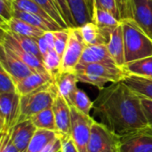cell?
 I'll return each mask as SVG.
<instances>
[{
  "label": "cell",
  "instance_id": "obj_17",
  "mask_svg": "<svg viewBox=\"0 0 152 152\" xmlns=\"http://www.w3.org/2000/svg\"><path fill=\"white\" fill-rule=\"evenodd\" d=\"M1 29L4 31H10L19 35L29 37L35 39L41 37L45 34L44 30L36 28L16 17H12L8 21L1 22Z\"/></svg>",
  "mask_w": 152,
  "mask_h": 152
},
{
  "label": "cell",
  "instance_id": "obj_16",
  "mask_svg": "<svg viewBox=\"0 0 152 152\" xmlns=\"http://www.w3.org/2000/svg\"><path fill=\"white\" fill-rule=\"evenodd\" d=\"M109 52L113 58L115 63L122 67L125 61V45H124V36L122 24L113 28L110 33V39L107 44Z\"/></svg>",
  "mask_w": 152,
  "mask_h": 152
},
{
  "label": "cell",
  "instance_id": "obj_20",
  "mask_svg": "<svg viewBox=\"0 0 152 152\" xmlns=\"http://www.w3.org/2000/svg\"><path fill=\"white\" fill-rule=\"evenodd\" d=\"M13 17L20 19L30 25L44 30L45 32H48V31L54 32V31L61 30V29H64L54 20H49L42 16L27 12H23V11H19L16 9H14Z\"/></svg>",
  "mask_w": 152,
  "mask_h": 152
},
{
  "label": "cell",
  "instance_id": "obj_25",
  "mask_svg": "<svg viewBox=\"0 0 152 152\" xmlns=\"http://www.w3.org/2000/svg\"><path fill=\"white\" fill-rule=\"evenodd\" d=\"M121 68L126 75L152 78V55L126 63Z\"/></svg>",
  "mask_w": 152,
  "mask_h": 152
},
{
  "label": "cell",
  "instance_id": "obj_6",
  "mask_svg": "<svg viewBox=\"0 0 152 152\" xmlns=\"http://www.w3.org/2000/svg\"><path fill=\"white\" fill-rule=\"evenodd\" d=\"M20 95L17 93L0 94V132L10 131L20 120Z\"/></svg>",
  "mask_w": 152,
  "mask_h": 152
},
{
  "label": "cell",
  "instance_id": "obj_13",
  "mask_svg": "<svg viewBox=\"0 0 152 152\" xmlns=\"http://www.w3.org/2000/svg\"><path fill=\"white\" fill-rule=\"evenodd\" d=\"M0 67L3 68L14 79L16 84L34 73L32 69L26 63L9 54L3 49H1Z\"/></svg>",
  "mask_w": 152,
  "mask_h": 152
},
{
  "label": "cell",
  "instance_id": "obj_34",
  "mask_svg": "<svg viewBox=\"0 0 152 152\" xmlns=\"http://www.w3.org/2000/svg\"><path fill=\"white\" fill-rule=\"evenodd\" d=\"M17 92L16 82L14 79L0 67V94Z\"/></svg>",
  "mask_w": 152,
  "mask_h": 152
},
{
  "label": "cell",
  "instance_id": "obj_9",
  "mask_svg": "<svg viewBox=\"0 0 152 152\" xmlns=\"http://www.w3.org/2000/svg\"><path fill=\"white\" fill-rule=\"evenodd\" d=\"M118 152H152V127L121 135Z\"/></svg>",
  "mask_w": 152,
  "mask_h": 152
},
{
  "label": "cell",
  "instance_id": "obj_28",
  "mask_svg": "<svg viewBox=\"0 0 152 152\" xmlns=\"http://www.w3.org/2000/svg\"><path fill=\"white\" fill-rule=\"evenodd\" d=\"M68 102L70 106L86 115H90L91 110L94 109V102H92L88 95L79 88L75 91Z\"/></svg>",
  "mask_w": 152,
  "mask_h": 152
},
{
  "label": "cell",
  "instance_id": "obj_37",
  "mask_svg": "<svg viewBox=\"0 0 152 152\" xmlns=\"http://www.w3.org/2000/svg\"><path fill=\"white\" fill-rule=\"evenodd\" d=\"M119 13H120V19L126 20V19H133V6H132V1L131 0H117Z\"/></svg>",
  "mask_w": 152,
  "mask_h": 152
},
{
  "label": "cell",
  "instance_id": "obj_35",
  "mask_svg": "<svg viewBox=\"0 0 152 152\" xmlns=\"http://www.w3.org/2000/svg\"><path fill=\"white\" fill-rule=\"evenodd\" d=\"M13 0H0L1 22H5L13 17Z\"/></svg>",
  "mask_w": 152,
  "mask_h": 152
},
{
  "label": "cell",
  "instance_id": "obj_45",
  "mask_svg": "<svg viewBox=\"0 0 152 152\" xmlns=\"http://www.w3.org/2000/svg\"><path fill=\"white\" fill-rule=\"evenodd\" d=\"M131 1H132V0H131Z\"/></svg>",
  "mask_w": 152,
  "mask_h": 152
},
{
  "label": "cell",
  "instance_id": "obj_22",
  "mask_svg": "<svg viewBox=\"0 0 152 152\" xmlns=\"http://www.w3.org/2000/svg\"><path fill=\"white\" fill-rule=\"evenodd\" d=\"M92 21L100 28L109 31L117 28L121 23L110 12L100 7L94 3H93L92 8Z\"/></svg>",
  "mask_w": 152,
  "mask_h": 152
},
{
  "label": "cell",
  "instance_id": "obj_33",
  "mask_svg": "<svg viewBox=\"0 0 152 152\" xmlns=\"http://www.w3.org/2000/svg\"><path fill=\"white\" fill-rule=\"evenodd\" d=\"M78 79V82L86 83L91 86H94L97 87L99 90H102L105 87V85L110 83L107 79L100 77L98 76L86 73V72H81V71H75Z\"/></svg>",
  "mask_w": 152,
  "mask_h": 152
},
{
  "label": "cell",
  "instance_id": "obj_32",
  "mask_svg": "<svg viewBox=\"0 0 152 152\" xmlns=\"http://www.w3.org/2000/svg\"><path fill=\"white\" fill-rule=\"evenodd\" d=\"M53 36H54V49L56 53L59 54V56L62 59V56L64 54V52L66 50L69 42V29L68 28L58 31H54Z\"/></svg>",
  "mask_w": 152,
  "mask_h": 152
},
{
  "label": "cell",
  "instance_id": "obj_40",
  "mask_svg": "<svg viewBox=\"0 0 152 152\" xmlns=\"http://www.w3.org/2000/svg\"><path fill=\"white\" fill-rule=\"evenodd\" d=\"M142 106L149 126L152 127V100L141 97Z\"/></svg>",
  "mask_w": 152,
  "mask_h": 152
},
{
  "label": "cell",
  "instance_id": "obj_38",
  "mask_svg": "<svg viewBox=\"0 0 152 152\" xmlns=\"http://www.w3.org/2000/svg\"><path fill=\"white\" fill-rule=\"evenodd\" d=\"M0 152H20L11 139L10 131L1 134Z\"/></svg>",
  "mask_w": 152,
  "mask_h": 152
},
{
  "label": "cell",
  "instance_id": "obj_7",
  "mask_svg": "<svg viewBox=\"0 0 152 152\" xmlns=\"http://www.w3.org/2000/svg\"><path fill=\"white\" fill-rule=\"evenodd\" d=\"M69 29V42L61 59V71H74L87 45L83 38L80 27H72Z\"/></svg>",
  "mask_w": 152,
  "mask_h": 152
},
{
  "label": "cell",
  "instance_id": "obj_2",
  "mask_svg": "<svg viewBox=\"0 0 152 152\" xmlns=\"http://www.w3.org/2000/svg\"><path fill=\"white\" fill-rule=\"evenodd\" d=\"M126 63L152 55V39L134 19L121 20ZM125 63V64H126Z\"/></svg>",
  "mask_w": 152,
  "mask_h": 152
},
{
  "label": "cell",
  "instance_id": "obj_29",
  "mask_svg": "<svg viewBox=\"0 0 152 152\" xmlns=\"http://www.w3.org/2000/svg\"><path fill=\"white\" fill-rule=\"evenodd\" d=\"M37 4H38L47 13L48 15L54 20L61 28H68V25L63 18L61 11L55 2V0H34Z\"/></svg>",
  "mask_w": 152,
  "mask_h": 152
},
{
  "label": "cell",
  "instance_id": "obj_4",
  "mask_svg": "<svg viewBox=\"0 0 152 152\" xmlns=\"http://www.w3.org/2000/svg\"><path fill=\"white\" fill-rule=\"evenodd\" d=\"M120 135L112 132L103 123L94 120L87 152H118Z\"/></svg>",
  "mask_w": 152,
  "mask_h": 152
},
{
  "label": "cell",
  "instance_id": "obj_12",
  "mask_svg": "<svg viewBox=\"0 0 152 152\" xmlns=\"http://www.w3.org/2000/svg\"><path fill=\"white\" fill-rule=\"evenodd\" d=\"M37 127L31 119H24L19 121L11 130V139L18 151L26 152L29 142L37 131Z\"/></svg>",
  "mask_w": 152,
  "mask_h": 152
},
{
  "label": "cell",
  "instance_id": "obj_43",
  "mask_svg": "<svg viewBox=\"0 0 152 152\" xmlns=\"http://www.w3.org/2000/svg\"><path fill=\"white\" fill-rule=\"evenodd\" d=\"M37 45H38L40 53H41L42 56H44V55L48 52V50H49L48 44H47V42H46V40H45V38L44 35H43L41 37L37 38Z\"/></svg>",
  "mask_w": 152,
  "mask_h": 152
},
{
  "label": "cell",
  "instance_id": "obj_26",
  "mask_svg": "<svg viewBox=\"0 0 152 152\" xmlns=\"http://www.w3.org/2000/svg\"><path fill=\"white\" fill-rule=\"evenodd\" d=\"M58 134L54 131L37 129L35 134L33 135L28 150L26 152H41V151L53 139H55Z\"/></svg>",
  "mask_w": 152,
  "mask_h": 152
},
{
  "label": "cell",
  "instance_id": "obj_39",
  "mask_svg": "<svg viewBox=\"0 0 152 152\" xmlns=\"http://www.w3.org/2000/svg\"><path fill=\"white\" fill-rule=\"evenodd\" d=\"M55 2L57 3V4L59 5L61 11V13L63 15V18L68 25L69 28H72V27H77L74 21V19H73V16H72V13L69 8V5L66 2V0H55Z\"/></svg>",
  "mask_w": 152,
  "mask_h": 152
},
{
  "label": "cell",
  "instance_id": "obj_23",
  "mask_svg": "<svg viewBox=\"0 0 152 152\" xmlns=\"http://www.w3.org/2000/svg\"><path fill=\"white\" fill-rule=\"evenodd\" d=\"M77 27L92 21V7L87 0H66Z\"/></svg>",
  "mask_w": 152,
  "mask_h": 152
},
{
  "label": "cell",
  "instance_id": "obj_11",
  "mask_svg": "<svg viewBox=\"0 0 152 152\" xmlns=\"http://www.w3.org/2000/svg\"><path fill=\"white\" fill-rule=\"evenodd\" d=\"M75 71L90 73L100 77L107 79L110 83H117L123 81L126 76L123 69L118 65L103 64V63H88L77 64Z\"/></svg>",
  "mask_w": 152,
  "mask_h": 152
},
{
  "label": "cell",
  "instance_id": "obj_31",
  "mask_svg": "<svg viewBox=\"0 0 152 152\" xmlns=\"http://www.w3.org/2000/svg\"><path fill=\"white\" fill-rule=\"evenodd\" d=\"M5 32H7L12 38H14L22 48H24L28 53L34 54L35 56H37V58H39L43 61V56L40 53L37 39L29 37H26V36L19 35V34L10 32V31H5Z\"/></svg>",
  "mask_w": 152,
  "mask_h": 152
},
{
  "label": "cell",
  "instance_id": "obj_44",
  "mask_svg": "<svg viewBox=\"0 0 152 152\" xmlns=\"http://www.w3.org/2000/svg\"><path fill=\"white\" fill-rule=\"evenodd\" d=\"M87 2H88L89 5L93 8V0H87Z\"/></svg>",
  "mask_w": 152,
  "mask_h": 152
},
{
  "label": "cell",
  "instance_id": "obj_36",
  "mask_svg": "<svg viewBox=\"0 0 152 152\" xmlns=\"http://www.w3.org/2000/svg\"><path fill=\"white\" fill-rule=\"evenodd\" d=\"M93 3L96 4L100 7L110 12L116 18H118L120 21V13L118 6L117 0H93Z\"/></svg>",
  "mask_w": 152,
  "mask_h": 152
},
{
  "label": "cell",
  "instance_id": "obj_14",
  "mask_svg": "<svg viewBox=\"0 0 152 152\" xmlns=\"http://www.w3.org/2000/svg\"><path fill=\"white\" fill-rule=\"evenodd\" d=\"M133 19L152 39V0H132Z\"/></svg>",
  "mask_w": 152,
  "mask_h": 152
},
{
  "label": "cell",
  "instance_id": "obj_8",
  "mask_svg": "<svg viewBox=\"0 0 152 152\" xmlns=\"http://www.w3.org/2000/svg\"><path fill=\"white\" fill-rule=\"evenodd\" d=\"M0 46L1 49L4 50L9 54L18 58L19 60L26 63L29 68L32 69L34 72L49 74L43 61L39 58H37L34 54L28 53L24 48H22L14 38H12L7 32L3 30L1 35Z\"/></svg>",
  "mask_w": 152,
  "mask_h": 152
},
{
  "label": "cell",
  "instance_id": "obj_5",
  "mask_svg": "<svg viewBox=\"0 0 152 152\" xmlns=\"http://www.w3.org/2000/svg\"><path fill=\"white\" fill-rule=\"evenodd\" d=\"M94 119L71 106L70 136L79 152H87Z\"/></svg>",
  "mask_w": 152,
  "mask_h": 152
},
{
  "label": "cell",
  "instance_id": "obj_41",
  "mask_svg": "<svg viewBox=\"0 0 152 152\" xmlns=\"http://www.w3.org/2000/svg\"><path fill=\"white\" fill-rule=\"evenodd\" d=\"M61 139L57 136L52 142H50L41 152H61Z\"/></svg>",
  "mask_w": 152,
  "mask_h": 152
},
{
  "label": "cell",
  "instance_id": "obj_10",
  "mask_svg": "<svg viewBox=\"0 0 152 152\" xmlns=\"http://www.w3.org/2000/svg\"><path fill=\"white\" fill-rule=\"evenodd\" d=\"M52 109L55 118L58 135L61 138L69 137L71 126V106L68 101L58 93L54 98Z\"/></svg>",
  "mask_w": 152,
  "mask_h": 152
},
{
  "label": "cell",
  "instance_id": "obj_3",
  "mask_svg": "<svg viewBox=\"0 0 152 152\" xmlns=\"http://www.w3.org/2000/svg\"><path fill=\"white\" fill-rule=\"evenodd\" d=\"M57 94V86L54 81H52L28 94L20 96V117L19 121L30 119L40 111L52 108Z\"/></svg>",
  "mask_w": 152,
  "mask_h": 152
},
{
  "label": "cell",
  "instance_id": "obj_15",
  "mask_svg": "<svg viewBox=\"0 0 152 152\" xmlns=\"http://www.w3.org/2000/svg\"><path fill=\"white\" fill-rule=\"evenodd\" d=\"M103 63L117 65L111 57L107 45H87L78 64Z\"/></svg>",
  "mask_w": 152,
  "mask_h": 152
},
{
  "label": "cell",
  "instance_id": "obj_30",
  "mask_svg": "<svg viewBox=\"0 0 152 152\" xmlns=\"http://www.w3.org/2000/svg\"><path fill=\"white\" fill-rule=\"evenodd\" d=\"M43 63L48 73L53 77L61 71V58L56 53L54 48H50L48 52L43 56Z\"/></svg>",
  "mask_w": 152,
  "mask_h": 152
},
{
  "label": "cell",
  "instance_id": "obj_27",
  "mask_svg": "<svg viewBox=\"0 0 152 152\" xmlns=\"http://www.w3.org/2000/svg\"><path fill=\"white\" fill-rule=\"evenodd\" d=\"M30 119L37 129L51 130L57 133L55 118L52 108L40 111L39 113L34 115Z\"/></svg>",
  "mask_w": 152,
  "mask_h": 152
},
{
  "label": "cell",
  "instance_id": "obj_1",
  "mask_svg": "<svg viewBox=\"0 0 152 152\" xmlns=\"http://www.w3.org/2000/svg\"><path fill=\"white\" fill-rule=\"evenodd\" d=\"M94 113L108 128L118 135L150 126L141 97L123 81L100 90L94 102Z\"/></svg>",
  "mask_w": 152,
  "mask_h": 152
},
{
  "label": "cell",
  "instance_id": "obj_42",
  "mask_svg": "<svg viewBox=\"0 0 152 152\" xmlns=\"http://www.w3.org/2000/svg\"><path fill=\"white\" fill-rule=\"evenodd\" d=\"M61 139V152H79L74 144L71 136Z\"/></svg>",
  "mask_w": 152,
  "mask_h": 152
},
{
  "label": "cell",
  "instance_id": "obj_19",
  "mask_svg": "<svg viewBox=\"0 0 152 152\" xmlns=\"http://www.w3.org/2000/svg\"><path fill=\"white\" fill-rule=\"evenodd\" d=\"M78 82L77 74L74 71H60L54 77V83L57 86L58 93L68 102L71 95L77 89Z\"/></svg>",
  "mask_w": 152,
  "mask_h": 152
},
{
  "label": "cell",
  "instance_id": "obj_21",
  "mask_svg": "<svg viewBox=\"0 0 152 152\" xmlns=\"http://www.w3.org/2000/svg\"><path fill=\"white\" fill-rule=\"evenodd\" d=\"M83 38L86 45H107L110 31L100 28L93 21L87 22L80 27Z\"/></svg>",
  "mask_w": 152,
  "mask_h": 152
},
{
  "label": "cell",
  "instance_id": "obj_24",
  "mask_svg": "<svg viewBox=\"0 0 152 152\" xmlns=\"http://www.w3.org/2000/svg\"><path fill=\"white\" fill-rule=\"evenodd\" d=\"M123 82L140 97L152 100V78L126 75Z\"/></svg>",
  "mask_w": 152,
  "mask_h": 152
},
{
  "label": "cell",
  "instance_id": "obj_18",
  "mask_svg": "<svg viewBox=\"0 0 152 152\" xmlns=\"http://www.w3.org/2000/svg\"><path fill=\"white\" fill-rule=\"evenodd\" d=\"M52 81H54V79L50 74L34 72L16 84L17 93L20 96H23L36 91Z\"/></svg>",
  "mask_w": 152,
  "mask_h": 152
}]
</instances>
